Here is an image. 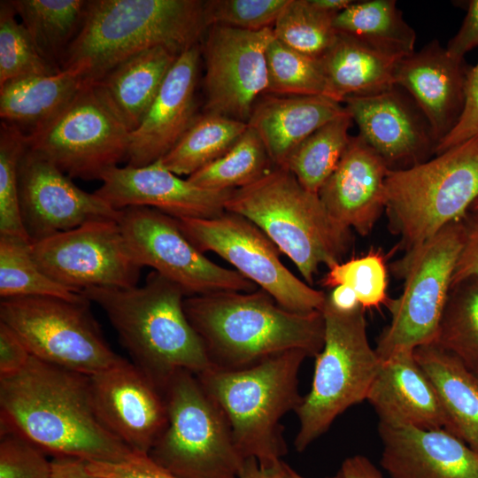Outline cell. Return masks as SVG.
<instances>
[{
	"mask_svg": "<svg viewBox=\"0 0 478 478\" xmlns=\"http://www.w3.org/2000/svg\"><path fill=\"white\" fill-rule=\"evenodd\" d=\"M95 193L116 210L156 209L174 219H211L226 212L233 190L198 187L168 170L161 159L143 166H115Z\"/></svg>",
	"mask_w": 478,
	"mask_h": 478,
	"instance_id": "ffe728a7",
	"label": "cell"
},
{
	"mask_svg": "<svg viewBox=\"0 0 478 478\" xmlns=\"http://www.w3.org/2000/svg\"><path fill=\"white\" fill-rule=\"evenodd\" d=\"M88 85L86 71L79 65L50 75L7 81L0 85L1 122L30 136L53 120Z\"/></svg>",
	"mask_w": 478,
	"mask_h": 478,
	"instance_id": "83f0119b",
	"label": "cell"
},
{
	"mask_svg": "<svg viewBox=\"0 0 478 478\" xmlns=\"http://www.w3.org/2000/svg\"><path fill=\"white\" fill-rule=\"evenodd\" d=\"M266 65V94L326 96L327 85L320 59L289 48L274 35L267 47Z\"/></svg>",
	"mask_w": 478,
	"mask_h": 478,
	"instance_id": "f35d334b",
	"label": "cell"
},
{
	"mask_svg": "<svg viewBox=\"0 0 478 478\" xmlns=\"http://www.w3.org/2000/svg\"><path fill=\"white\" fill-rule=\"evenodd\" d=\"M26 146L25 136L18 129L1 122L0 235L29 240L23 224L19 191V166Z\"/></svg>",
	"mask_w": 478,
	"mask_h": 478,
	"instance_id": "b9f144b4",
	"label": "cell"
},
{
	"mask_svg": "<svg viewBox=\"0 0 478 478\" xmlns=\"http://www.w3.org/2000/svg\"><path fill=\"white\" fill-rule=\"evenodd\" d=\"M183 306L215 369L245 368L290 350L315 357L323 347L321 312L288 311L262 289L187 297Z\"/></svg>",
	"mask_w": 478,
	"mask_h": 478,
	"instance_id": "7a4b0ae2",
	"label": "cell"
},
{
	"mask_svg": "<svg viewBox=\"0 0 478 478\" xmlns=\"http://www.w3.org/2000/svg\"><path fill=\"white\" fill-rule=\"evenodd\" d=\"M0 428L53 457L116 463L135 455L100 420L89 375L34 356L19 374L0 378Z\"/></svg>",
	"mask_w": 478,
	"mask_h": 478,
	"instance_id": "6da1fadb",
	"label": "cell"
},
{
	"mask_svg": "<svg viewBox=\"0 0 478 478\" xmlns=\"http://www.w3.org/2000/svg\"><path fill=\"white\" fill-rule=\"evenodd\" d=\"M335 16L311 0H289L273 27L274 35L289 48L320 59L337 38Z\"/></svg>",
	"mask_w": 478,
	"mask_h": 478,
	"instance_id": "74e56055",
	"label": "cell"
},
{
	"mask_svg": "<svg viewBox=\"0 0 478 478\" xmlns=\"http://www.w3.org/2000/svg\"><path fill=\"white\" fill-rule=\"evenodd\" d=\"M447 417L446 429L478 453V377L454 355L434 343L414 349Z\"/></svg>",
	"mask_w": 478,
	"mask_h": 478,
	"instance_id": "f1b7e54d",
	"label": "cell"
},
{
	"mask_svg": "<svg viewBox=\"0 0 478 478\" xmlns=\"http://www.w3.org/2000/svg\"><path fill=\"white\" fill-rule=\"evenodd\" d=\"M89 470L104 478H178L147 455L135 454L116 463L88 461Z\"/></svg>",
	"mask_w": 478,
	"mask_h": 478,
	"instance_id": "bcb514c9",
	"label": "cell"
},
{
	"mask_svg": "<svg viewBox=\"0 0 478 478\" xmlns=\"http://www.w3.org/2000/svg\"><path fill=\"white\" fill-rule=\"evenodd\" d=\"M467 73L463 60L451 57L437 40L397 64L395 85L418 105L437 144L454 127L461 114Z\"/></svg>",
	"mask_w": 478,
	"mask_h": 478,
	"instance_id": "603a6c76",
	"label": "cell"
},
{
	"mask_svg": "<svg viewBox=\"0 0 478 478\" xmlns=\"http://www.w3.org/2000/svg\"><path fill=\"white\" fill-rule=\"evenodd\" d=\"M476 375H477V377H478V374H476Z\"/></svg>",
	"mask_w": 478,
	"mask_h": 478,
	"instance_id": "680465c9",
	"label": "cell"
},
{
	"mask_svg": "<svg viewBox=\"0 0 478 478\" xmlns=\"http://www.w3.org/2000/svg\"><path fill=\"white\" fill-rule=\"evenodd\" d=\"M478 136V63L468 70L465 101L458 122L450 133L439 142L435 155Z\"/></svg>",
	"mask_w": 478,
	"mask_h": 478,
	"instance_id": "f6af8a7d",
	"label": "cell"
},
{
	"mask_svg": "<svg viewBox=\"0 0 478 478\" xmlns=\"http://www.w3.org/2000/svg\"><path fill=\"white\" fill-rule=\"evenodd\" d=\"M464 220L408 250L393 265L394 273L404 279V289L385 305L391 320L375 348L382 361L399 351L434 343L463 247Z\"/></svg>",
	"mask_w": 478,
	"mask_h": 478,
	"instance_id": "30bf717a",
	"label": "cell"
},
{
	"mask_svg": "<svg viewBox=\"0 0 478 478\" xmlns=\"http://www.w3.org/2000/svg\"><path fill=\"white\" fill-rule=\"evenodd\" d=\"M465 227L463 247L452 276L451 288L466 280L478 279V215L466 220Z\"/></svg>",
	"mask_w": 478,
	"mask_h": 478,
	"instance_id": "c3c4849f",
	"label": "cell"
},
{
	"mask_svg": "<svg viewBox=\"0 0 478 478\" xmlns=\"http://www.w3.org/2000/svg\"><path fill=\"white\" fill-rule=\"evenodd\" d=\"M346 112L325 96L265 94L255 104L248 126L254 129L274 167H284L293 151L314 131Z\"/></svg>",
	"mask_w": 478,
	"mask_h": 478,
	"instance_id": "484cf974",
	"label": "cell"
},
{
	"mask_svg": "<svg viewBox=\"0 0 478 478\" xmlns=\"http://www.w3.org/2000/svg\"><path fill=\"white\" fill-rule=\"evenodd\" d=\"M176 220L201 252L218 254L284 309L297 313L322 311L327 294L292 274L281 262L277 246L248 219L226 211L211 219Z\"/></svg>",
	"mask_w": 478,
	"mask_h": 478,
	"instance_id": "7c38bea8",
	"label": "cell"
},
{
	"mask_svg": "<svg viewBox=\"0 0 478 478\" xmlns=\"http://www.w3.org/2000/svg\"><path fill=\"white\" fill-rule=\"evenodd\" d=\"M327 299L334 308L341 312H352L361 306L355 292L344 285L331 289L327 294Z\"/></svg>",
	"mask_w": 478,
	"mask_h": 478,
	"instance_id": "f5cc1de1",
	"label": "cell"
},
{
	"mask_svg": "<svg viewBox=\"0 0 478 478\" xmlns=\"http://www.w3.org/2000/svg\"><path fill=\"white\" fill-rule=\"evenodd\" d=\"M247 127L245 122L204 112L161 161L173 173L189 177L228 151Z\"/></svg>",
	"mask_w": 478,
	"mask_h": 478,
	"instance_id": "d6a6232c",
	"label": "cell"
},
{
	"mask_svg": "<svg viewBox=\"0 0 478 478\" xmlns=\"http://www.w3.org/2000/svg\"><path fill=\"white\" fill-rule=\"evenodd\" d=\"M200 58V44L177 58L141 124L129 134L127 166L161 159L193 123Z\"/></svg>",
	"mask_w": 478,
	"mask_h": 478,
	"instance_id": "44dd1931",
	"label": "cell"
},
{
	"mask_svg": "<svg viewBox=\"0 0 478 478\" xmlns=\"http://www.w3.org/2000/svg\"><path fill=\"white\" fill-rule=\"evenodd\" d=\"M90 380L96 412L106 428L134 453L147 455L167 424L163 394L122 357Z\"/></svg>",
	"mask_w": 478,
	"mask_h": 478,
	"instance_id": "d6986e66",
	"label": "cell"
},
{
	"mask_svg": "<svg viewBox=\"0 0 478 478\" xmlns=\"http://www.w3.org/2000/svg\"><path fill=\"white\" fill-rule=\"evenodd\" d=\"M390 478H478V453L449 430L379 423Z\"/></svg>",
	"mask_w": 478,
	"mask_h": 478,
	"instance_id": "7402d4cb",
	"label": "cell"
},
{
	"mask_svg": "<svg viewBox=\"0 0 478 478\" xmlns=\"http://www.w3.org/2000/svg\"><path fill=\"white\" fill-rule=\"evenodd\" d=\"M307 357L303 351L290 350L245 368L210 367L197 374L226 417L244 459H255L270 467L288 453L281 420L302 403L298 372Z\"/></svg>",
	"mask_w": 478,
	"mask_h": 478,
	"instance_id": "5b68a950",
	"label": "cell"
},
{
	"mask_svg": "<svg viewBox=\"0 0 478 478\" xmlns=\"http://www.w3.org/2000/svg\"><path fill=\"white\" fill-rule=\"evenodd\" d=\"M399 59L338 33L335 43L320 58L326 96L342 104L349 96L375 94L392 88Z\"/></svg>",
	"mask_w": 478,
	"mask_h": 478,
	"instance_id": "f546056e",
	"label": "cell"
},
{
	"mask_svg": "<svg viewBox=\"0 0 478 478\" xmlns=\"http://www.w3.org/2000/svg\"><path fill=\"white\" fill-rule=\"evenodd\" d=\"M129 134L88 85L53 120L25 140L69 177L101 181L108 170L127 160Z\"/></svg>",
	"mask_w": 478,
	"mask_h": 478,
	"instance_id": "4fadbf2b",
	"label": "cell"
},
{
	"mask_svg": "<svg viewBox=\"0 0 478 478\" xmlns=\"http://www.w3.org/2000/svg\"><path fill=\"white\" fill-rule=\"evenodd\" d=\"M433 343L478 374V279L451 288Z\"/></svg>",
	"mask_w": 478,
	"mask_h": 478,
	"instance_id": "8d00e7d4",
	"label": "cell"
},
{
	"mask_svg": "<svg viewBox=\"0 0 478 478\" xmlns=\"http://www.w3.org/2000/svg\"><path fill=\"white\" fill-rule=\"evenodd\" d=\"M179 56L165 46L138 51L116 64L90 86L132 132L141 124Z\"/></svg>",
	"mask_w": 478,
	"mask_h": 478,
	"instance_id": "4316f807",
	"label": "cell"
},
{
	"mask_svg": "<svg viewBox=\"0 0 478 478\" xmlns=\"http://www.w3.org/2000/svg\"><path fill=\"white\" fill-rule=\"evenodd\" d=\"M352 122L346 111L324 124L293 151L282 168L289 170L307 190L319 194L350 143Z\"/></svg>",
	"mask_w": 478,
	"mask_h": 478,
	"instance_id": "836d02e7",
	"label": "cell"
},
{
	"mask_svg": "<svg viewBox=\"0 0 478 478\" xmlns=\"http://www.w3.org/2000/svg\"><path fill=\"white\" fill-rule=\"evenodd\" d=\"M273 38V27H208L200 44L205 63L204 112L248 122L255 104L267 90L266 50Z\"/></svg>",
	"mask_w": 478,
	"mask_h": 478,
	"instance_id": "2e32d148",
	"label": "cell"
},
{
	"mask_svg": "<svg viewBox=\"0 0 478 478\" xmlns=\"http://www.w3.org/2000/svg\"><path fill=\"white\" fill-rule=\"evenodd\" d=\"M389 170L358 135L351 136L337 167L318 195L335 221L367 235L385 210Z\"/></svg>",
	"mask_w": 478,
	"mask_h": 478,
	"instance_id": "cb8c5ba5",
	"label": "cell"
},
{
	"mask_svg": "<svg viewBox=\"0 0 478 478\" xmlns=\"http://www.w3.org/2000/svg\"><path fill=\"white\" fill-rule=\"evenodd\" d=\"M321 285L328 289L339 285L351 288L363 309L385 305L389 299L385 259L377 251L329 267Z\"/></svg>",
	"mask_w": 478,
	"mask_h": 478,
	"instance_id": "60d3db41",
	"label": "cell"
},
{
	"mask_svg": "<svg viewBox=\"0 0 478 478\" xmlns=\"http://www.w3.org/2000/svg\"><path fill=\"white\" fill-rule=\"evenodd\" d=\"M475 47H478V0H471L459 30L445 49L454 58L463 60L464 56Z\"/></svg>",
	"mask_w": 478,
	"mask_h": 478,
	"instance_id": "681fc988",
	"label": "cell"
},
{
	"mask_svg": "<svg viewBox=\"0 0 478 478\" xmlns=\"http://www.w3.org/2000/svg\"><path fill=\"white\" fill-rule=\"evenodd\" d=\"M283 461L279 464L263 467L255 459H247L243 464L240 478H285Z\"/></svg>",
	"mask_w": 478,
	"mask_h": 478,
	"instance_id": "db71d44e",
	"label": "cell"
},
{
	"mask_svg": "<svg viewBox=\"0 0 478 478\" xmlns=\"http://www.w3.org/2000/svg\"><path fill=\"white\" fill-rule=\"evenodd\" d=\"M273 167L263 142L248 126L228 151L187 179L206 189L234 190L254 183Z\"/></svg>",
	"mask_w": 478,
	"mask_h": 478,
	"instance_id": "d590c367",
	"label": "cell"
},
{
	"mask_svg": "<svg viewBox=\"0 0 478 478\" xmlns=\"http://www.w3.org/2000/svg\"><path fill=\"white\" fill-rule=\"evenodd\" d=\"M340 471L343 478H384L371 460L362 455L346 458Z\"/></svg>",
	"mask_w": 478,
	"mask_h": 478,
	"instance_id": "816d5d0a",
	"label": "cell"
},
{
	"mask_svg": "<svg viewBox=\"0 0 478 478\" xmlns=\"http://www.w3.org/2000/svg\"><path fill=\"white\" fill-rule=\"evenodd\" d=\"M319 9L328 13L337 15L347 9L355 1L353 0H311Z\"/></svg>",
	"mask_w": 478,
	"mask_h": 478,
	"instance_id": "11a10c76",
	"label": "cell"
},
{
	"mask_svg": "<svg viewBox=\"0 0 478 478\" xmlns=\"http://www.w3.org/2000/svg\"><path fill=\"white\" fill-rule=\"evenodd\" d=\"M358 136L390 170L429 159L437 145L432 128L412 98L401 88L344 99Z\"/></svg>",
	"mask_w": 478,
	"mask_h": 478,
	"instance_id": "ac0fdd59",
	"label": "cell"
},
{
	"mask_svg": "<svg viewBox=\"0 0 478 478\" xmlns=\"http://www.w3.org/2000/svg\"><path fill=\"white\" fill-rule=\"evenodd\" d=\"M470 210L474 212V215H478V198L474 202Z\"/></svg>",
	"mask_w": 478,
	"mask_h": 478,
	"instance_id": "6f0895ef",
	"label": "cell"
},
{
	"mask_svg": "<svg viewBox=\"0 0 478 478\" xmlns=\"http://www.w3.org/2000/svg\"><path fill=\"white\" fill-rule=\"evenodd\" d=\"M71 179L49 158L26 146L19 166V191L30 243L90 221H119L121 210L95 192L82 190Z\"/></svg>",
	"mask_w": 478,
	"mask_h": 478,
	"instance_id": "e0dca14e",
	"label": "cell"
},
{
	"mask_svg": "<svg viewBox=\"0 0 478 478\" xmlns=\"http://www.w3.org/2000/svg\"><path fill=\"white\" fill-rule=\"evenodd\" d=\"M84 296L77 301L51 297L1 299L0 321L30 354L42 361L93 375L121 357L105 340Z\"/></svg>",
	"mask_w": 478,
	"mask_h": 478,
	"instance_id": "8fae6325",
	"label": "cell"
},
{
	"mask_svg": "<svg viewBox=\"0 0 478 478\" xmlns=\"http://www.w3.org/2000/svg\"><path fill=\"white\" fill-rule=\"evenodd\" d=\"M50 478H104L92 474L88 461L76 457L54 456L51 459Z\"/></svg>",
	"mask_w": 478,
	"mask_h": 478,
	"instance_id": "f907efd6",
	"label": "cell"
},
{
	"mask_svg": "<svg viewBox=\"0 0 478 478\" xmlns=\"http://www.w3.org/2000/svg\"><path fill=\"white\" fill-rule=\"evenodd\" d=\"M0 431V478H50L47 453L12 430Z\"/></svg>",
	"mask_w": 478,
	"mask_h": 478,
	"instance_id": "ee69618b",
	"label": "cell"
},
{
	"mask_svg": "<svg viewBox=\"0 0 478 478\" xmlns=\"http://www.w3.org/2000/svg\"><path fill=\"white\" fill-rule=\"evenodd\" d=\"M478 198V136L413 166L389 170L385 210L406 251L462 220Z\"/></svg>",
	"mask_w": 478,
	"mask_h": 478,
	"instance_id": "52a82bcc",
	"label": "cell"
},
{
	"mask_svg": "<svg viewBox=\"0 0 478 478\" xmlns=\"http://www.w3.org/2000/svg\"><path fill=\"white\" fill-rule=\"evenodd\" d=\"M289 0H207L208 27L259 31L273 27Z\"/></svg>",
	"mask_w": 478,
	"mask_h": 478,
	"instance_id": "7bdbcfd3",
	"label": "cell"
},
{
	"mask_svg": "<svg viewBox=\"0 0 478 478\" xmlns=\"http://www.w3.org/2000/svg\"><path fill=\"white\" fill-rule=\"evenodd\" d=\"M284 466V471H285V478H305V476L298 474L295 469H293L287 463H283ZM326 478H343L342 472L339 470L335 474L332 476H328Z\"/></svg>",
	"mask_w": 478,
	"mask_h": 478,
	"instance_id": "9f6ffc18",
	"label": "cell"
},
{
	"mask_svg": "<svg viewBox=\"0 0 478 478\" xmlns=\"http://www.w3.org/2000/svg\"><path fill=\"white\" fill-rule=\"evenodd\" d=\"M16 17L10 0L0 1V85L17 79L50 75L61 71L40 54L28 32Z\"/></svg>",
	"mask_w": 478,
	"mask_h": 478,
	"instance_id": "ab89813d",
	"label": "cell"
},
{
	"mask_svg": "<svg viewBox=\"0 0 478 478\" xmlns=\"http://www.w3.org/2000/svg\"><path fill=\"white\" fill-rule=\"evenodd\" d=\"M366 400L381 424L447 428V417L437 392L416 360L414 350L399 351L382 361Z\"/></svg>",
	"mask_w": 478,
	"mask_h": 478,
	"instance_id": "d4e9b609",
	"label": "cell"
},
{
	"mask_svg": "<svg viewBox=\"0 0 478 478\" xmlns=\"http://www.w3.org/2000/svg\"><path fill=\"white\" fill-rule=\"evenodd\" d=\"M337 33L397 58L413 53L416 34L395 0L355 1L334 19Z\"/></svg>",
	"mask_w": 478,
	"mask_h": 478,
	"instance_id": "4dcf8cb0",
	"label": "cell"
},
{
	"mask_svg": "<svg viewBox=\"0 0 478 478\" xmlns=\"http://www.w3.org/2000/svg\"><path fill=\"white\" fill-rule=\"evenodd\" d=\"M30 241L13 235H0L1 299L51 297L71 301L83 297L49 277L35 262Z\"/></svg>",
	"mask_w": 478,
	"mask_h": 478,
	"instance_id": "e575fe53",
	"label": "cell"
},
{
	"mask_svg": "<svg viewBox=\"0 0 478 478\" xmlns=\"http://www.w3.org/2000/svg\"><path fill=\"white\" fill-rule=\"evenodd\" d=\"M122 235L142 267L150 266L180 286L187 297L221 291L251 292L256 284L235 269L211 261L181 232L176 219L156 209L121 210Z\"/></svg>",
	"mask_w": 478,
	"mask_h": 478,
	"instance_id": "5bb4252c",
	"label": "cell"
},
{
	"mask_svg": "<svg viewBox=\"0 0 478 478\" xmlns=\"http://www.w3.org/2000/svg\"><path fill=\"white\" fill-rule=\"evenodd\" d=\"M324 343L314 357L311 389L295 412L299 429L294 440L304 451L351 406L366 400L382 360L369 343L365 309L341 312L327 299L321 311Z\"/></svg>",
	"mask_w": 478,
	"mask_h": 478,
	"instance_id": "ba28073f",
	"label": "cell"
},
{
	"mask_svg": "<svg viewBox=\"0 0 478 478\" xmlns=\"http://www.w3.org/2000/svg\"><path fill=\"white\" fill-rule=\"evenodd\" d=\"M163 396L167 424L147 456L178 478H240L245 459L226 417L197 376L178 371Z\"/></svg>",
	"mask_w": 478,
	"mask_h": 478,
	"instance_id": "9c48e42d",
	"label": "cell"
},
{
	"mask_svg": "<svg viewBox=\"0 0 478 478\" xmlns=\"http://www.w3.org/2000/svg\"><path fill=\"white\" fill-rule=\"evenodd\" d=\"M30 248L49 277L78 294L94 287H135L143 268L114 220L85 223L31 243Z\"/></svg>",
	"mask_w": 478,
	"mask_h": 478,
	"instance_id": "9a60e30c",
	"label": "cell"
},
{
	"mask_svg": "<svg viewBox=\"0 0 478 478\" xmlns=\"http://www.w3.org/2000/svg\"><path fill=\"white\" fill-rule=\"evenodd\" d=\"M81 294L102 308L131 362L162 394L178 371L197 375L211 367L186 316L185 292L158 272L141 287H94Z\"/></svg>",
	"mask_w": 478,
	"mask_h": 478,
	"instance_id": "3957f363",
	"label": "cell"
},
{
	"mask_svg": "<svg viewBox=\"0 0 478 478\" xmlns=\"http://www.w3.org/2000/svg\"><path fill=\"white\" fill-rule=\"evenodd\" d=\"M40 54L61 70L84 23L89 0H10Z\"/></svg>",
	"mask_w": 478,
	"mask_h": 478,
	"instance_id": "1f68e13d",
	"label": "cell"
},
{
	"mask_svg": "<svg viewBox=\"0 0 478 478\" xmlns=\"http://www.w3.org/2000/svg\"><path fill=\"white\" fill-rule=\"evenodd\" d=\"M208 27L202 0H89L61 70L83 66L90 85L138 51L165 46L181 55L200 44Z\"/></svg>",
	"mask_w": 478,
	"mask_h": 478,
	"instance_id": "277c9868",
	"label": "cell"
},
{
	"mask_svg": "<svg viewBox=\"0 0 478 478\" xmlns=\"http://www.w3.org/2000/svg\"><path fill=\"white\" fill-rule=\"evenodd\" d=\"M31 356L17 334L0 321V378L11 377L21 372Z\"/></svg>",
	"mask_w": 478,
	"mask_h": 478,
	"instance_id": "7dc6e473",
	"label": "cell"
},
{
	"mask_svg": "<svg viewBox=\"0 0 478 478\" xmlns=\"http://www.w3.org/2000/svg\"><path fill=\"white\" fill-rule=\"evenodd\" d=\"M225 209L260 228L311 286L320 266L341 262L350 246L351 230L286 168L274 166L254 183L234 189Z\"/></svg>",
	"mask_w": 478,
	"mask_h": 478,
	"instance_id": "8992f818",
	"label": "cell"
}]
</instances>
